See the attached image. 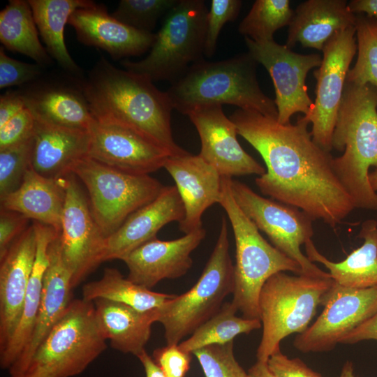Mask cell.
Segmentation results:
<instances>
[{
    "label": "cell",
    "mask_w": 377,
    "mask_h": 377,
    "mask_svg": "<svg viewBox=\"0 0 377 377\" xmlns=\"http://www.w3.org/2000/svg\"><path fill=\"white\" fill-rule=\"evenodd\" d=\"M71 174L86 187L91 212L106 238L132 213L154 200L164 187L149 175L119 170L89 156L77 161Z\"/></svg>",
    "instance_id": "obj_10"
},
{
    "label": "cell",
    "mask_w": 377,
    "mask_h": 377,
    "mask_svg": "<svg viewBox=\"0 0 377 377\" xmlns=\"http://www.w3.org/2000/svg\"><path fill=\"white\" fill-rule=\"evenodd\" d=\"M367 340L377 341V311L345 336L340 343L354 344Z\"/></svg>",
    "instance_id": "obj_47"
},
{
    "label": "cell",
    "mask_w": 377,
    "mask_h": 377,
    "mask_svg": "<svg viewBox=\"0 0 377 377\" xmlns=\"http://www.w3.org/2000/svg\"><path fill=\"white\" fill-rule=\"evenodd\" d=\"M247 377H276L268 367L267 362L256 361L247 371Z\"/></svg>",
    "instance_id": "obj_50"
},
{
    "label": "cell",
    "mask_w": 377,
    "mask_h": 377,
    "mask_svg": "<svg viewBox=\"0 0 377 377\" xmlns=\"http://www.w3.org/2000/svg\"><path fill=\"white\" fill-rule=\"evenodd\" d=\"M230 188L234 199L244 214L271 244L297 262L302 274L332 278L311 262L301 251V246L313 235V219L302 210L256 193L246 184L232 178Z\"/></svg>",
    "instance_id": "obj_11"
},
{
    "label": "cell",
    "mask_w": 377,
    "mask_h": 377,
    "mask_svg": "<svg viewBox=\"0 0 377 377\" xmlns=\"http://www.w3.org/2000/svg\"><path fill=\"white\" fill-rule=\"evenodd\" d=\"M332 147L343 151L332 165L355 207L377 212V192L369 179L370 168L377 170L376 88L346 81Z\"/></svg>",
    "instance_id": "obj_3"
},
{
    "label": "cell",
    "mask_w": 377,
    "mask_h": 377,
    "mask_svg": "<svg viewBox=\"0 0 377 377\" xmlns=\"http://www.w3.org/2000/svg\"><path fill=\"white\" fill-rule=\"evenodd\" d=\"M293 15L288 0H256L238 31L256 42L272 40L275 31L289 25Z\"/></svg>",
    "instance_id": "obj_35"
},
{
    "label": "cell",
    "mask_w": 377,
    "mask_h": 377,
    "mask_svg": "<svg viewBox=\"0 0 377 377\" xmlns=\"http://www.w3.org/2000/svg\"><path fill=\"white\" fill-rule=\"evenodd\" d=\"M356 14L345 0H308L301 3L289 24L286 45L297 43L304 47L322 50L337 31L355 26Z\"/></svg>",
    "instance_id": "obj_26"
},
{
    "label": "cell",
    "mask_w": 377,
    "mask_h": 377,
    "mask_svg": "<svg viewBox=\"0 0 377 377\" xmlns=\"http://www.w3.org/2000/svg\"><path fill=\"white\" fill-rule=\"evenodd\" d=\"M88 132V156L119 170L149 175L163 168L171 156L154 141L119 123L95 118Z\"/></svg>",
    "instance_id": "obj_16"
},
{
    "label": "cell",
    "mask_w": 377,
    "mask_h": 377,
    "mask_svg": "<svg viewBox=\"0 0 377 377\" xmlns=\"http://www.w3.org/2000/svg\"><path fill=\"white\" fill-rule=\"evenodd\" d=\"M205 377H247L234 353V341L211 345L194 351Z\"/></svg>",
    "instance_id": "obj_39"
},
{
    "label": "cell",
    "mask_w": 377,
    "mask_h": 377,
    "mask_svg": "<svg viewBox=\"0 0 377 377\" xmlns=\"http://www.w3.org/2000/svg\"><path fill=\"white\" fill-rule=\"evenodd\" d=\"M357 237L364 240L362 246L340 262L327 259L312 239L304 244L306 256L311 262L323 265L340 285L355 288L377 287V221H363Z\"/></svg>",
    "instance_id": "obj_30"
},
{
    "label": "cell",
    "mask_w": 377,
    "mask_h": 377,
    "mask_svg": "<svg viewBox=\"0 0 377 377\" xmlns=\"http://www.w3.org/2000/svg\"><path fill=\"white\" fill-rule=\"evenodd\" d=\"M267 364L276 377H323L300 358L288 357L281 349L269 357Z\"/></svg>",
    "instance_id": "obj_44"
},
{
    "label": "cell",
    "mask_w": 377,
    "mask_h": 377,
    "mask_svg": "<svg viewBox=\"0 0 377 377\" xmlns=\"http://www.w3.org/2000/svg\"><path fill=\"white\" fill-rule=\"evenodd\" d=\"M238 310L231 302H224L220 310L198 327L186 340L178 346L184 351H194L211 345H223L234 341L240 334H248L262 327L258 318L238 317Z\"/></svg>",
    "instance_id": "obj_34"
},
{
    "label": "cell",
    "mask_w": 377,
    "mask_h": 377,
    "mask_svg": "<svg viewBox=\"0 0 377 377\" xmlns=\"http://www.w3.org/2000/svg\"><path fill=\"white\" fill-rule=\"evenodd\" d=\"M191 355L178 345H166L154 350L152 358L167 377H184L190 369Z\"/></svg>",
    "instance_id": "obj_43"
},
{
    "label": "cell",
    "mask_w": 377,
    "mask_h": 377,
    "mask_svg": "<svg viewBox=\"0 0 377 377\" xmlns=\"http://www.w3.org/2000/svg\"><path fill=\"white\" fill-rule=\"evenodd\" d=\"M175 295L154 292L137 285L115 268L105 269L100 279L89 282L82 287V298L87 301L107 300L141 311L158 309Z\"/></svg>",
    "instance_id": "obj_33"
},
{
    "label": "cell",
    "mask_w": 377,
    "mask_h": 377,
    "mask_svg": "<svg viewBox=\"0 0 377 377\" xmlns=\"http://www.w3.org/2000/svg\"><path fill=\"white\" fill-rule=\"evenodd\" d=\"M355 29L357 58L346 81L377 89V20L357 14Z\"/></svg>",
    "instance_id": "obj_36"
},
{
    "label": "cell",
    "mask_w": 377,
    "mask_h": 377,
    "mask_svg": "<svg viewBox=\"0 0 377 377\" xmlns=\"http://www.w3.org/2000/svg\"><path fill=\"white\" fill-rule=\"evenodd\" d=\"M165 168L175 182L184 205L185 214L179 223L184 234L202 228V216L213 205L219 204L222 177L198 154L170 156Z\"/></svg>",
    "instance_id": "obj_20"
},
{
    "label": "cell",
    "mask_w": 377,
    "mask_h": 377,
    "mask_svg": "<svg viewBox=\"0 0 377 377\" xmlns=\"http://www.w3.org/2000/svg\"><path fill=\"white\" fill-rule=\"evenodd\" d=\"M32 136L0 149V198L15 191L31 167Z\"/></svg>",
    "instance_id": "obj_38"
},
{
    "label": "cell",
    "mask_w": 377,
    "mask_h": 377,
    "mask_svg": "<svg viewBox=\"0 0 377 377\" xmlns=\"http://www.w3.org/2000/svg\"><path fill=\"white\" fill-rule=\"evenodd\" d=\"M185 115L199 135L201 149L198 155L221 177L260 176L265 172V168L240 145L236 126L226 116L222 105L197 106Z\"/></svg>",
    "instance_id": "obj_17"
},
{
    "label": "cell",
    "mask_w": 377,
    "mask_h": 377,
    "mask_svg": "<svg viewBox=\"0 0 377 377\" xmlns=\"http://www.w3.org/2000/svg\"><path fill=\"white\" fill-rule=\"evenodd\" d=\"M20 377H52L50 374L43 371H27Z\"/></svg>",
    "instance_id": "obj_53"
},
{
    "label": "cell",
    "mask_w": 377,
    "mask_h": 377,
    "mask_svg": "<svg viewBox=\"0 0 377 377\" xmlns=\"http://www.w3.org/2000/svg\"><path fill=\"white\" fill-rule=\"evenodd\" d=\"M316 321L298 334L294 347L303 353L329 352L377 311V287L355 288L335 281L325 295Z\"/></svg>",
    "instance_id": "obj_13"
},
{
    "label": "cell",
    "mask_w": 377,
    "mask_h": 377,
    "mask_svg": "<svg viewBox=\"0 0 377 377\" xmlns=\"http://www.w3.org/2000/svg\"><path fill=\"white\" fill-rule=\"evenodd\" d=\"M45 67L22 62L8 56L0 47V89L28 84L43 75Z\"/></svg>",
    "instance_id": "obj_41"
},
{
    "label": "cell",
    "mask_w": 377,
    "mask_h": 377,
    "mask_svg": "<svg viewBox=\"0 0 377 377\" xmlns=\"http://www.w3.org/2000/svg\"><path fill=\"white\" fill-rule=\"evenodd\" d=\"M334 282L332 278L293 276L286 272H277L267 280L258 297L263 332L256 350L257 361L267 362L281 349L283 339L301 334L310 326Z\"/></svg>",
    "instance_id": "obj_6"
},
{
    "label": "cell",
    "mask_w": 377,
    "mask_h": 377,
    "mask_svg": "<svg viewBox=\"0 0 377 377\" xmlns=\"http://www.w3.org/2000/svg\"><path fill=\"white\" fill-rule=\"evenodd\" d=\"M36 118L27 108L0 127V149L22 142L33 135Z\"/></svg>",
    "instance_id": "obj_42"
},
{
    "label": "cell",
    "mask_w": 377,
    "mask_h": 377,
    "mask_svg": "<svg viewBox=\"0 0 377 377\" xmlns=\"http://www.w3.org/2000/svg\"><path fill=\"white\" fill-rule=\"evenodd\" d=\"M26 108L18 89L10 90L0 97V127Z\"/></svg>",
    "instance_id": "obj_46"
},
{
    "label": "cell",
    "mask_w": 377,
    "mask_h": 377,
    "mask_svg": "<svg viewBox=\"0 0 377 377\" xmlns=\"http://www.w3.org/2000/svg\"><path fill=\"white\" fill-rule=\"evenodd\" d=\"M31 167L41 175L59 179L71 174L72 166L88 156L87 131L36 119L33 133Z\"/></svg>",
    "instance_id": "obj_25"
},
{
    "label": "cell",
    "mask_w": 377,
    "mask_h": 377,
    "mask_svg": "<svg viewBox=\"0 0 377 377\" xmlns=\"http://www.w3.org/2000/svg\"><path fill=\"white\" fill-rule=\"evenodd\" d=\"M240 0H212L208 10L204 55L211 57L215 53L217 40L224 24L234 21L242 7Z\"/></svg>",
    "instance_id": "obj_40"
},
{
    "label": "cell",
    "mask_w": 377,
    "mask_h": 377,
    "mask_svg": "<svg viewBox=\"0 0 377 377\" xmlns=\"http://www.w3.org/2000/svg\"><path fill=\"white\" fill-rule=\"evenodd\" d=\"M153 82L101 57L82 80V87L94 118L128 126L163 147L171 156L186 154L173 138L174 108L170 97Z\"/></svg>",
    "instance_id": "obj_2"
},
{
    "label": "cell",
    "mask_w": 377,
    "mask_h": 377,
    "mask_svg": "<svg viewBox=\"0 0 377 377\" xmlns=\"http://www.w3.org/2000/svg\"><path fill=\"white\" fill-rule=\"evenodd\" d=\"M227 220L222 217L216 242L198 281L186 293L156 309L166 345H178L214 316L234 290V265L230 255Z\"/></svg>",
    "instance_id": "obj_7"
},
{
    "label": "cell",
    "mask_w": 377,
    "mask_h": 377,
    "mask_svg": "<svg viewBox=\"0 0 377 377\" xmlns=\"http://www.w3.org/2000/svg\"><path fill=\"white\" fill-rule=\"evenodd\" d=\"M207 13L203 0H179L165 15L147 56L138 61L123 59L121 65L153 82H174L203 59Z\"/></svg>",
    "instance_id": "obj_8"
},
{
    "label": "cell",
    "mask_w": 377,
    "mask_h": 377,
    "mask_svg": "<svg viewBox=\"0 0 377 377\" xmlns=\"http://www.w3.org/2000/svg\"><path fill=\"white\" fill-rule=\"evenodd\" d=\"M230 179L222 177L219 205L231 224L235 242L232 304L242 317L258 318V297L267 280L279 272L302 274L300 265L269 243L235 202Z\"/></svg>",
    "instance_id": "obj_5"
},
{
    "label": "cell",
    "mask_w": 377,
    "mask_h": 377,
    "mask_svg": "<svg viewBox=\"0 0 377 377\" xmlns=\"http://www.w3.org/2000/svg\"><path fill=\"white\" fill-rule=\"evenodd\" d=\"M82 80L68 73L43 75L18 90L36 119L88 131L95 118L84 93Z\"/></svg>",
    "instance_id": "obj_18"
},
{
    "label": "cell",
    "mask_w": 377,
    "mask_h": 377,
    "mask_svg": "<svg viewBox=\"0 0 377 377\" xmlns=\"http://www.w3.org/2000/svg\"><path fill=\"white\" fill-rule=\"evenodd\" d=\"M36 253L34 224L12 243L0 258V350L20 322Z\"/></svg>",
    "instance_id": "obj_22"
},
{
    "label": "cell",
    "mask_w": 377,
    "mask_h": 377,
    "mask_svg": "<svg viewBox=\"0 0 377 377\" xmlns=\"http://www.w3.org/2000/svg\"><path fill=\"white\" fill-rule=\"evenodd\" d=\"M0 199L1 208L17 212L60 232L66 199L63 177H44L31 165L21 185Z\"/></svg>",
    "instance_id": "obj_27"
},
{
    "label": "cell",
    "mask_w": 377,
    "mask_h": 377,
    "mask_svg": "<svg viewBox=\"0 0 377 377\" xmlns=\"http://www.w3.org/2000/svg\"><path fill=\"white\" fill-rule=\"evenodd\" d=\"M142 364L145 377H167L146 350L137 357Z\"/></svg>",
    "instance_id": "obj_49"
},
{
    "label": "cell",
    "mask_w": 377,
    "mask_h": 377,
    "mask_svg": "<svg viewBox=\"0 0 377 377\" xmlns=\"http://www.w3.org/2000/svg\"><path fill=\"white\" fill-rule=\"evenodd\" d=\"M36 253L32 272L24 298L22 313L11 338L0 350L1 369L9 370L27 346L34 327L42 297L44 276L49 265V245L59 231L54 228L34 221Z\"/></svg>",
    "instance_id": "obj_28"
},
{
    "label": "cell",
    "mask_w": 377,
    "mask_h": 377,
    "mask_svg": "<svg viewBox=\"0 0 377 377\" xmlns=\"http://www.w3.org/2000/svg\"><path fill=\"white\" fill-rule=\"evenodd\" d=\"M339 377H356L354 373L353 364L350 361H346L340 372Z\"/></svg>",
    "instance_id": "obj_51"
},
{
    "label": "cell",
    "mask_w": 377,
    "mask_h": 377,
    "mask_svg": "<svg viewBox=\"0 0 377 377\" xmlns=\"http://www.w3.org/2000/svg\"><path fill=\"white\" fill-rule=\"evenodd\" d=\"M258 64L249 52L219 61L202 59L166 91L173 108L183 114L200 105L228 104L277 118L274 100L259 86Z\"/></svg>",
    "instance_id": "obj_4"
},
{
    "label": "cell",
    "mask_w": 377,
    "mask_h": 377,
    "mask_svg": "<svg viewBox=\"0 0 377 377\" xmlns=\"http://www.w3.org/2000/svg\"><path fill=\"white\" fill-rule=\"evenodd\" d=\"M106 347L94 302L73 300L36 350L26 372L73 377L82 374Z\"/></svg>",
    "instance_id": "obj_9"
},
{
    "label": "cell",
    "mask_w": 377,
    "mask_h": 377,
    "mask_svg": "<svg viewBox=\"0 0 377 377\" xmlns=\"http://www.w3.org/2000/svg\"><path fill=\"white\" fill-rule=\"evenodd\" d=\"M76 178L73 174L63 177L66 199L60 230L61 255L73 288L102 263L106 239Z\"/></svg>",
    "instance_id": "obj_14"
},
{
    "label": "cell",
    "mask_w": 377,
    "mask_h": 377,
    "mask_svg": "<svg viewBox=\"0 0 377 377\" xmlns=\"http://www.w3.org/2000/svg\"><path fill=\"white\" fill-rule=\"evenodd\" d=\"M73 27L82 44L102 49L115 59L140 56L153 45L156 35L131 28L113 17L103 4L80 8L71 15Z\"/></svg>",
    "instance_id": "obj_21"
},
{
    "label": "cell",
    "mask_w": 377,
    "mask_h": 377,
    "mask_svg": "<svg viewBox=\"0 0 377 377\" xmlns=\"http://www.w3.org/2000/svg\"><path fill=\"white\" fill-rule=\"evenodd\" d=\"M100 330L111 347L138 357L150 339L156 309L141 311L128 305L99 299L93 302Z\"/></svg>",
    "instance_id": "obj_29"
},
{
    "label": "cell",
    "mask_w": 377,
    "mask_h": 377,
    "mask_svg": "<svg viewBox=\"0 0 377 377\" xmlns=\"http://www.w3.org/2000/svg\"><path fill=\"white\" fill-rule=\"evenodd\" d=\"M0 40L8 50L26 55L43 67L52 63V59L39 40L28 1L10 0L1 10Z\"/></svg>",
    "instance_id": "obj_32"
},
{
    "label": "cell",
    "mask_w": 377,
    "mask_h": 377,
    "mask_svg": "<svg viewBox=\"0 0 377 377\" xmlns=\"http://www.w3.org/2000/svg\"><path fill=\"white\" fill-rule=\"evenodd\" d=\"M45 49L65 73L82 78V70L68 52L64 28L71 14L78 8L94 4L90 0H28Z\"/></svg>",
    "instance_id": "obj_31"
},
{
    "label": "cell",
    "mask_w": 377,
    "mask_h": 377,
    "mask_svg": "<svg viewBox=\"0 0 377 377\" xmlns=\"http://www.w3.org/2000/svg\"><path fill=\"white\" fill-rule=\"evenodd\" d=\"M355 34V25L335 33L323 46L321 64L313 71L316 99L304 118L312 124L313 141L328 151L332 149V133L346 75L357 52Z\"/></svg>",
    "instance_id": "obj_12"
},
{
    "label": "cell",
    "mask_w": 377,
    "mask_h": 377,
    "mask_svg": "<svg viewBox=\"0 0 377 377\" xmlns=\"http://www.w3.org/2000/svg\"><path fill=\"white\" fill-rule=\"evenodd\" d=\"M29 219L17 212L1 208L0 258L12 243L27 228Z\"/></svg>",
    "instance_id": "obj_45"
},
{
    "label": "cell",
    "mask_w": 377,
    "mask_h": 377,
    "mask_svg": "<svg viewBox=\"0 0 377 377\" xmlns=\"http://www.w3.org/2000/svg\"><path fill=\"white\" fill-rule=\"evenodd\" d=\"M369 179L370 184L376 192H377V170H374V171L369 172Z\"/></svg>",
    "instance_id": "obj_52"
},
{
    "label": "cell",
    "mask_w": 377,
    "mask_h": 377,
    "mask_svg": "<svg viewBox=\"0 0 377 377\" xmlns=\"http://www.w3.org/2000/svg\"><path fill=\"white\" fill-rule=\"evenodd\" d=\"M185 214L184 205L175 186H164L151 202L132 213L121 226L105 239L102 263L122 260L133 251L156 237L165 225L179 223Z\"/></svg>",
    "instance_id": "obj_23"
},
{
    "label": "cell",
    "mask_w": 377,
    "mask_h": 377,
    "mask_svg": "<svg viewBox=\"0 0 377 377\" xmlns=\"http://www.w3.org/2000/svg\"><path fill=\"white\" fill-rule=\"evenodd\" d=\"M48 253L49 265L34 330L27 346L8 371L10 377H20L25 374L36 350L72 300V277L62 258L60 232L50 242Z\"/></svg>",
    "instance_id": "obj_24"
},
{
    "label": "cell",
    "mask_w": 377,
    "mask_h": 377,
    "mask_svg": "<svg viewBox=\"0 0 377 377\" xmlns=\"http://www.w3.org/2000/svg\"><path fill=\"white\" fill-rule=\"evenodd\" d=\"M179 0H121L112 16L136 30L152 33L159 18Z\"/></svg>",
    "instance_id": "obj_37"
},
{
    "label": "cell",
    "mask_w": 377,
    "mask_h": 377,
    "mask_svg": "<svg viewBox=\"0 0 377 377\" xmlns=\"http://www.w3.org/2000/svg\"><path fill=\"white\" fill-rule=\"evenodd\" d=\"M229 118L265 162V172L255 179L261 193L331 228L355 209L330 151L313 141L304 116L296 124H280L276 117L237 109Z\"/></svg>",
    "instance_id": "obj_1"
},
{
    "label": "cell",
    "mask_w": 377,
    "mask_h": 377,
    "mask_svg": "<svg viewBox=\"0 0 377 377\" xmlns=\"http://www.w3.org/2000/svg\"><path fill=\"white\" fill-rule=\"evenodd\" d=\"M348 6L355 14L366 13L367 17L377 20V0H352Z\"/></svg>",
    "instance_id": "obj_48"
},
{
    "label": "cell",
    "mask_w": 377,
    "mask_h": 377,
    "mask_svg": "<svg viewBox=\"0 0 377 377\" xmlns=\"http://www.w3.org/2000/svg\"><path fill=\"white\" fill-rule=\"evenodd\" d=\"M205 236L202 228L175 239L155 237L145 242L122 260L128 269L127 278L151 290L162 280L183 276L192 267L191 253Z\"/></svg>",
    "instance_id": "obj_19"
},
{
    "label": "cell",
    "mask_w": 377,
    "mask_h": 377,
    "mask_svg": "<svg viewBox=\"0 0 377 377\" xmlns=\"http://www.w3.org/2000/svg\"><path fill=\"white\" fill-rule=\"evenodd\" d=\"M251 56L269 73L275 89L274 100L277 120L290 122L297 112L308 115L313 105L305 84L308 72L319 67L322 58L318 54H301L274 40L256 42L244 37Z\"/></svg>",
    "instance_id": "obj_15"
}]
</instances>
